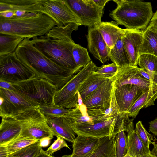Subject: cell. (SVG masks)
Segmentation results:
<instances>
[{
    "mask_svg": "<svg viewBox=\"0 0 157 157\" xmlns=\"http://www.w3.org/2000/svg\"><path fill=\"white\" fill-rule=\"evenodd\" d=\"M35 77H40L15 52L0 56V80L14 83Z\"/></svg>",
    "mask_w": 157,
    "mask_h": 157,
    "instance_id": "8",
    "label": "cell"
},
{
    "mask_svg": "<svg viewBox=\"0 0 157 157\" xmlns=\"http://www.w3.org/2000/svg\"><path fill=\"white\" fill-rule=\"evenodd\" d=\"M114 77L107 78L97 89L82 101L88 110L106 109L109 106Z\"/></svg>",
    "mask_w": 157,
    "mask_h": 157,
    "instance_id": "13",
    "label": "cell"
},
{
    "mask_svg": "<svg viewBox=\"0 0 157 157\" xmlns=\"http://www.w3.org/2000/svg\"><path fill=\"white\" fill-rule=\"evenodd\" d=\"M39 140L9 154L8 157H36L42 149Z\"/></svg>",
    "mask_w": 157,
    "mask_h": 157,
    "instance_id": "35",
    "label": "cell"
},
{
    "mask_svg": "<svg viewBox=\"0 0 157 157\" xmlns=\"http://www.w3.org/2000/svg\"><path fill=\"white\" fill-rule=\"evenodd\" d=\"M0 116L11 117L40 105L20 93L0 88Z\"/></svg>",
    "mask_w": 157,
    "mask_h": 157,
    "instance_id": "10",
    "label": "cell"
},
{
    "mask_svg": "<svg viewBox=\"0 0 157 157\" xmlns=\"http://www.w3.org/2000/svg\"><path fill=\"white\" fill-rule=\"evenodd\" d=\"M53 138L50 137H46L40 140L39 145L41 147H48L50 144V141Z\"/></svg>",
    "mask_w": 157,
    "mask_h": 157,
    "instance_id": "42",
    "label": "cell"
},
{
    "mask_svg": "<svg viewBox=\"0 0 157 157\" xmlns=\"http://www.w3.org/2000/svg\"><path fill=\"white\" fill-rule=\"evenodd\" d=\"M138 64L150 75H157V56L150 54L140 55L138 58Z\"/></svg>",
    "mask_w": 157,
    "mask_h": 157,
    "instance_id": "31",
    "label": "cell"
},
{
    "mask_svg": "<svg viewBox=\"0 0 157 157\" xmlns=\"http://www.w3.org/2000/svg\"><path fill=\"white\" fill-rule=\"evenodd\" d=\"M36 4L38 13L50 17L56 26H63L71 23L82 25L80 19L67 0H36Z\"/></svg>",
    "mask_w": 157,
    "mask_h": 157,
    "instance_id": "9",
    "label": "cell"
},
{
    "mask_svg": "<svg viewBox=\"0 0 157 157\" xmlns=\"http://www.w3.org/2000/svg\"><path fill=\"white\" fill-rule=\"evenodd\" d=\"M149 24L154 25L157 27V11L153 14Z\"/></svg>",
    "mask_w": 157,
    "mask_h": 157,
    "instance_id": "47",
    "label": "cell"
},
{
    "mask_svg": "<svg viewBox=\"0 0 157 157\" xmlns=\"http://www.w3.org/2000/svg\"><path fill=\"white\" fill-rule=\"evenodd\" d=\"M80 20L82 25L95 28L101 22L103 9L97 6L93 0H67Z\"/></svg>",
    "mask_w": 157,
    "mask_h": 157,
    "instance_id": "11",
    "label": "cell"
},
{
    "mask_svg": "<svg viewBox=\"0 0 157 157\" xmlns=\"http://www.w3.org/2000/svg\"><path fill=\"white\" fill-rule=\"evenodd\" d=\"M24 39L15 36L0 33V56L15 52Z\"/></svg>",
    "mask_w": 157,
    "mask_h": 157,
    "instance_id": "30",
    "label": "cell"
},
{
    "mask_svg": "<svg viewBox=\"0 0 157 157\" xmlns=\"http://www.w3.org/2000/svg\"><path fill=\"white\" fill-rule=\"evenodd\" d=\"M123 37L118 39L109 52L110 59L116 64L118 68L129 66V57L124 45Z\"/></svg>",
    "mask_w": 157,
    "mask_h": 157,
    "instance_id": "29",
    "label": "cell"
},
{
    "mask_svg": "<svg viewBox=\"0 0 157 157\" xmlns=\"http://www.w3.org/2000/svg\"><path fill=\"white\" fill-rule=\"evenodd\" d=\"M99 139L77 135L72 143L73 151L71 157H89L98 146Z\"/></svg>",
    "mask_w": 157,
    "mask_h": 157,
    "instance_id": "21",
    "label": "cell"
},
{
    "mask_svg": "<svg viewBox=\"0 0 157 157\" xmlns=\"http://www.w3.org/2000/svg\"><path fill=\"white\" fill-rule=\"evenodd\" d=\"M157 99V95L155 96V97H154V98H153V99L152 100V102H153V103H154L155 100Z\"/></svg>",
    "mask_w": 157,
    "mask_h": 157,
    "instance_id": "51",
    "label": "cell"
},
{
    "mask_svg": "<svg viewBox=\"0 0 157 157\" xmlns=\"http://www.w3.org/2000/svg\"><path fill=\"white\" fill-rule=\"evenodd\" d=\"M64 117L71 120L74 124L85 123H94L88 115H84L82 113L80 110L78 106L72 109L71 111Z\"/></svg>",
    "mask_w": 157,
    "mask_h": 157,
    "instance_id": "37",
    "label": "cell"
},
{
    "mask_svg": "<svg viewBox=\"0 0 157 157\" xmlns=\"http://www.w3.org/2000/svg\"><path fill=\"white\" fill-rule=\"evenodd\" d=\"M150 157H157V156L152 154V155Z\"/></svg>",
    "mask_w": 157,
    "mask_h": 157,
    "instance_id": "53",
    "label": "cell"
},
{
    "mask_svg": "<svg viewBox=\"0 0 157 157\" xmlns=\"http://www.w3.org/2000/svg\"><path fill=\"white\" fill-rule=\"evenodd\" d=\"M62 157H71V154L64 155Z\"/></svg>",
    "mask_w": 157,
    "mask_h": 157,
    "instance_id": "50",
    "label": "cell"
},
{
    "mask_svg": "<svg viewBox=\"0 0 157 157\" xmlns=\"http://www.w3.org/2000/svg\"><path fill=\"white\" fill-rule=\"evenodd\" d=\"M6 145H0V157H8Z\"/></svg>",
    "mask_w": 157,
    "mask_h": 157,
    "instance_id": "44",
    "label": "cell"
},
{
    "mask_svg": "<svg viewBox=\"0 0 157 157\" xmlns=\"http://www.w3.org/2000/svg\"><path fill=\"white\" fill-rule=\"evenodd\" d=\"M115 89L114 82L111 102L109 106L108 109L105 110H87L88 115L94 123L112 118L120 113L119 108L116 99Z\"/></svg>",
    "mask_w": 157,
    "mask_h": 157,
    "instance_id": "22",
    "label": "cell"
},
{
    "mask_svg": "<svg viewBox=\"0 0 157 157\" xmlns=\"http://www.w3.org/2000/svg\"><path fill=\"white\" fill-rule=\"evenodd\" d=\"M127 153L132 157H150L152 155L150 148L142 142L135 129L128 134Z\"/></svg>",
    "mask_w": 157,
    "mask_h": 157,
    "instance_id": "24",
    "label": "cell"
},
{
    "mask_svg": "<svg viewBox=\"0 0 157 157\" xmlns=\"http://www.w3.org/2000/svg\"><path fill=\"white\" fill-rule=\"evenodd\" d=\"M126 128L123 125L116 136V157H123L127 154V136L124 132Z\"/></svg>",
    "mask_w": 157,
    "mask_h": 157,
    "instance_id": "36",
    "label": "cell"
},
{
    "mask_svg": "<svg viewBox=\"0 0 157 157\" xmlns=\"http://www.w3.org/2000/svg\"><path fill=\"white\" fill-rule=\"evenodd\" d=\"M127 112L120 113L106 121L91 123H72L73 128L77 135L90 136L98 139L116 136L121 126L124 125L128 132L134 129L133 119L129 118Z\"/></svg>",
    "mask_w": 157,
    "mask_h": 157,
    "instance_id": "5",
    "label": "cell"
},
{
    "mask_svg": "<svg viewBox=\"0 0 157 157\" xmlns=\"http://www.w3.org/2000/svg\"><path fill=\"white\" fill-rule=\"evenodd\" d=\"M95 28L102 36L110 51L118 39L125 35L124 29L120 28L115 21L101 22Z\"/></svg>",
    "mask_w": 157,
    "mask_h": 157,
    "instance_id": "20",
    "label": "cell"
},
{
    "mask_svg": "<svg viewBox=\"0 0 157 157\" xmlns=\"http://www.w3.org/2000/svg\"><path fill=\"white\" fill-rule=\"evenodd\" d=\"M12 84L13 91L27 97L40 106L54 104V96L58 90L51 82L39 77Z\"/></svg>",
    "mask_w": 157,
    "mask_h": 157,
    "instance_id": "6",
    "label": "cell"
},
{
    "mask_svg": "<svg viewBox=\"0 0 157 157\" xmlns=\"http://www.w3.org/2000/svg\"><path fill=\"white\" fill-rule=\"evenodd\" d=\"M72 55L76 65L81 69L91 61L87 49L75 43L72 48Z\"/></svg>",
    "mask_w": 157,
    "mask_h": 157,
    "instance_id": "32",
    "label": "cell"
},
{
    "mask_svg": "<svg viewBox=\"0 0 157 157\" xmlns=\"http://www.w3.org/2000/svg\"><path fill=\"white\" fill-rule=\"evenodd\" d=\"M123 157H132L130 155H129L127 153V154L125 155Z\"/></svg>",
    "mask_w": 157,
    "mask_h": 157,
    "instance_id": "52",
    "label": "cell"
},
{
    "mask_svg": "<svg viewBox=\"0 0 157 157\" xmlns=\"http://www.w3.org/2000/svg\"><path fill=\"white\" fill-rule=\"evenodd\" d=\"M1 118L0 125V145H7L20 136L22 129V122L11 117Z\"/></svg>",
    "mask_w": 157,
    "mask_h": 157,
    "instance_id": "18",
    "label": "cell"
},
{
    "mask_svg": "<svg viewBox=\"0 0 157 157\" xmlns=\"http://www.w3.org/2000/svg\"><path fill=\"white\" fill-rule=\"evenodd\" d=\"M0 88L13 91V87L12 83L0 80Z\"/></svg>",
    "mask_w": 157,
    "mask_h": 157,
    "instance_id": "43",
    "label": "cell"
},
{
    "mask_svg": "<svg viewBox=\"0 0 157 157\" xmlns=\"http://www.w3.org/2000/svg\"><path fill=\"white\" fill-rule=\"evenodd\" d=\"M117 71V65L115 63H112L98 67L97 70L94 72L107 78H111L115 76Z\"/></svg>",
    "mask_w": 157,
    "mask_h": 157,
    "instance_id": "39",
    "label": "cell"
},
{
    "mask_svg": "<svg viewBox=\"0 0 157 157\" xmlns=\"http://www.w3.org/2000/svg\"><path fill=\"white\" fill-rule=\"evenodd\" d=\"M124 33L123 43L129 57V66H137L140 49L143 39V31L126 28Z\"/></svg>",
    "mask_w": 157,
    "mask_h": 157,
    "instance_id": "16",
    "label": "cell"
},
{
    "mask_svg": "<svg viewBox=\"0 0 157 157\" xmlns=\"http://www.w3.org/2000/svg\"><path fill=\"white\" fill-rule=\"evenodd\" d=\"M149 131L154 135L157 136V117L149 122Z\"/></svg>",
    "mask_w": 157,
    "mask_h": 157,
    "instance_id": "41",
    "label": "cell"
},
{
    "mask_svg": "<svg viewBox=\"0 0 157 157\" xmlns=\"http://www.w3.org/2000/svg\"><path fill=\"white\" fill-rule=\"evenodd\" d=\"M115 88L126 84L136 85L145 90L151 88L157 90V85L144 78L140 72L137 66H129L118 68V71L114 77Z\"/></svg>",
    "mask_w": 157,
    "mask_h": 157,
    "instance_id": "12",
    "label": "cell"
},
{
    "mask_svg": "<svg viewBox=\"0 0 157 157\" xmlns=\"http://www.w3.org/2000/svg\"><path fill=\"white\" fill-rule=\"evenodd\" d=\"M39 108L47 119L65 116L72 110L57 106L54 103L40 105Z\"/></svg>",
    "mask_w": 157,
    "mask_h": 157,
    "instance_id": "33",
    "label": "cell"
},
{
    "mask_svg": "<svg viewBox=\"0 0 157 157\" xmlns=\"http://www.w3.org/2000/svg\"><path fill=\"white\" fill-rule=\"evenodd\" d=\"M95 4L99 7L104 9L107 3L109 0H93Z\"/></svg>",
    "mask_w": 157,
    "mask_h": 157,
    "instance_id": "45",
    "label": "cell"
},
{
    "mask_svg": "<svg viewBox=\"0 0 157 157\" xmlns=\"http://www.w3.org/2000/svg\"><path fill=\"white\" fill-rule=\"evenodd\" d=\"M147 90L135 85L126 84L115 88V97L120 113L127 112L134 102Z\"/></svg>",
    "mask_w": 157,
    "mask_h": 157,
    "instance_id": "15",
    "label": "cell"
},
{
    "mask_svg": "<svg viewBox=\"0 0 157 157\" xmlns=\"http://www.w3.org/2000/svg\"><path fill=\"white\" fill-rule=\"evenodd\" d=\"M94 71L81 85L78 92L83 101L97 89L107 79Z\"/></svg>",
    "mask_w": 157,
    "mask_h": 157,
    "instance_id": "27",
    "label": "cell"
},
{
    "mask_svg": "<svg viewBox=\"0 0 157 157\" xmlns=\"http://www.w3.org/2000/svg\"><path fill=\"white\" fill-rule=\"evenodd\" d=\"M157 95V90L151 88L143 93L134 102L127 112L129 117L135 118L144 107L154 105L152 101Z\"/></svg>",
    "mask_w": 157,
    "mask_h": 157,
    "instance_id": "28",
    "label": "cell"
},
{
    "mask_svg": "<svg viewBox=\"0 0 157 157\" xmlns=\"http://www.w3.org/2000/svg\"><path fill=\"white\" fill-rule=\"evenodd\" d=\"M15 53L17 57L31 68L40 77L53 83L58 90L76 74L50 60L31 43L25 38L18 46Z\"/></svg>",
    "mask_w": 157,
    "mask_h": 157,
    "instance_id": "2",
    "label": "cell"
},
{
    "mask_svg": "<svg viewBox=\"0 0 157 157\" xmlns=\"http://www.w3.org/2000/svg\"><path fill=\"white\" fill-rule=\"evenodd\" d=\"M144 54L157 56V27L152 25L149 24L143 31L139 56Z\"/></svg>",
    "mask_w": 157,
    "mask_h": 157,
    "instance_id": "25",
    "label": "cell"
},
{
    "mask_svg": "<svg viewBox=\"0 0 157 157\" xmlns=\"http://www.w3.org/2000/svg\"><path fill=\"white\" fill-rule=\"evenodd\" d=\"M48 123L54 136L63 138L73 143L76 134L72 128V121L70 119L64 116L47 119Z\"/></svg>",
    "mask_w": 157,
    "mask_h": 157,
    "instance_id": "19",
    "label": "cell"
},
{
    "mask_svg": "<svg viewBox=\"0 0 157 157\" xmlns=\"http://www.w3.org/2000/svg\"><path fill=\"white\" fill-rule=\"evenodd\" d=\"M152 154L157 156V144L154 145L153 148L151 151Z\"/></svg>",
    "mask_w": 157,
    "mask_h": 157,
    "instance_id": "49",
    "label": "cell"
},
{
    "mask_svg": "<svg viewBox=\"0 0 157 157\" xmlns=\"http://www.w3.org/2000/svg\"><path fill=\"white\" fill-rule=\"evenodd\" d=\"M135 130L137 136L144 144L149 148L150 144L153 143V135L146 131L142 124V122L139 121L136 124Z\"/></svg>",
    "mask_w": 157,
    "mask_h": 157,
    "instance_id": "38",
    "label": "cell"
},
{
    "mask_svg": "<svg viewBox=\"0 0 157 157\" xmlns=\"http://www.w3.org/2000/svg\"><path fill=\"white\" fill-rule=\"evenodd\" d=\"M57 137L56 140L45 151L48 154L51 155L55 152L65 147L70 149L64 139L59 136H57Z\"/></svg>",
    "mask_w": 157,
    "mask_h": 157,
    "instance_id": "40",
    "label": "cell"
},
{
    "mask_svg": "<svg viewBox=\"0 0 157 157\" xmlns=\"http://www.w3.org/2000/svg\"><path fill=\"white\" fill-rule=\"evenodd\" d=\"M117 7L109 13L110 17L118 25L127 29H146L153 13L150 2L140 0H113Z\"/></svg>",
    "mask_w": 157,
    "mask_h": 157,
    "instance_id": "4",
    "label": "cell"
},
{
    "mask_svg": "<svg viewBox=\"0 0 157 157\" xmlns=\"http://www.w3.org/2000/svg\"><path fill=\"white\" fill-rule=\"evenodd\" d=\"M36 157H55L47 154L42 149Z\"/></svg>",
    "mask_w": 157,
    "mask_h": 157,
    "instance_id": "48",
    "label": "cell"
},
{
    "mask_svg": "<svg viewBox=\"0 0 157 157\" xmlns=\"http://www.w3.org/2000/svg\"><path fill=\"white\" fill-rule=\"evenodd\" d=\"M14 16V12L12 11H6L0 13V16L6 18H11Z\"/></svg>",
    "mask_w": 157,
    "mask_h": 157,
    "instance_id": "46",
    "label": "cell"
},
{
    "mask_svg": "<svg viewBox=\"0 0 157 157\" xmlns=\"http://www.w3.org/2000/svg\"><path fill=\"white\" fill-rule=\"evenodd\" d=\"M91 60L75 74L56 92L54 103L57 106L71 109L78 106V90L90 75L98 68Z\"/></svg>",
    "mask_w": 157,
    "mask_h": 157,
    "instance_id": "7",
    "label": "cell"
},
{
    "mask_svg": "<svg viewBox=\"0 0 157 157\" xmlns=\"http://www.w3.org/2000/svg\"><path fill=\"white\" fill-rule=\"evenodd\" d=\"M38 140L30 137L20 136L6 145L8 154L14 152Z\"/></svg>",
    "mask_w": 157,
    "mask_h": 157,
    "instance_id": "34",
    "label": "cell"
},
{
    "mask_svg": "<svg viewBox=\"0 0 157 157\" xmlns=\"http://www.w3.org/2000/svg\"><path fill=\"white\" fill-rule=\"evenodd\" d=\"M56 25L55 21L41 13H26L21 17L0 16V33L31 39L45 35Z\"/></svg>",
    "mask_w": 157,
    "mask_h": 157,
    "instance_id": "3",
    "label": "cell"
},
{
    "mask_svg": "<svg viewBox=\"0 0 157 157\" xmlns=\"http://www.w3.org/2000/svg\"><path fill=\"white\" fill-rule=\"evenodd\" d=\"M116 136L100 138L95 150L89 157H116Z\"/></svg>",
    "mask_w": 157,
    "mask_h": 157,
    "instance_id": "26",
    "label": "cell"
},
{
    "mask_svg": "<svg viewBox=\"0 0 157 157\" xmlns=\"http://www.w3.org/2000/svg\"><path fill=\"white\" fill-rule=\"evenodd\" d=\"M36 0H0V13L17 11L37 13Z\"/></svg>",
    "mask_w": 157,
    "mask_h": 157,
    "instance_id": "23",
    "label": "cell"
},
{
    "mask_svg": "<svg viewBox=\"0 0 157 157\" xmlns=\"http://www.w3.org/2000/svg\"><path fill=\"white\" fill-rule=\"evenodd\" d=\"M20 121L22 122V129L20 136L30 137L38 140L48 136L53 138L54 133L45 116Z\"/></svg>",
    "mask_w": 157,
    "mask_h": 157,
    "instance_id": "14",
    "label": "cell"
},
{
    "mask_svg": "<svg viewBox=\"0 0 157 157\" xmlns=\"http://www.w3.org/2000/svg\"><path fill=\"white\" fill-rule=\"evenodd\" d=\"M90 52L102 64L110 59L109 50L102 36L95 28H88L87 36Z\"/></svg>",
    "mask_w": 157,
    "mask_h": 157,
    "instance_id": "17",
    "label": "cell"
},
{
    "mask_svg": "<svg viewBox=\"0 0 157 157\" xmlns=\"http://www.w3.org/2000/svg\"><path fill=\"white\" fill-rule=\"evenodd\" d=\"M80 25L73 23L63 26L56 25L45 35L30 39L31 41L52 61L77 74L81 69L77 66L73 57L72 48L75 43L71 35Z\"/></svg>",
    "mask_w": 157,
    "mask_h": 157,
    "instance_id": "1",
    "label": "cell"
}]
</instances>
